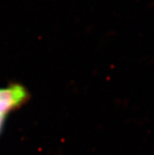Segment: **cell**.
I'll return each mask as SVG.
<instances>
[{"instance_id": "obj_1", "label": "cell", "mask_w": 154, "mask_h": 155, "mask_svg": "<svg viewBox=\"0 0 154 155\" xmlns=\"http://www.w3.org/2000/svg\"><path fill=\"white\" fill-rule=\"evenodd\" d=\"M29 98L27 88L20 84L0 87V135L9 114L22 107Z\"/></svg>"}]
</instances>
